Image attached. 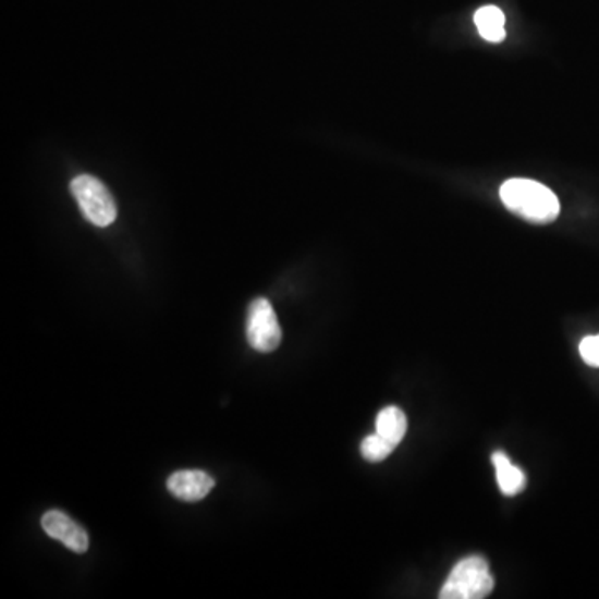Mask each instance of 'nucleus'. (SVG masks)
<instances>
[{"label": "nucleus", "mask_w": 599, "mask_h": 599, "mask_svg": "<svg viewBox=\"0 0 599 599\" xmlns=\"http://www.w3.org/2000/svg\"><path fill=\"white\" fill-rule=\"evenodd\" d=\"M71 192L88 222L96 227H109L115 222V200L99 179L93 175L75 176L71 182Z\"/></svg>", "instance_id": "nucleus-3"}, {"label": "nucleus", "mask_w": 599, "mask_h": 599, "mask_svg": "<svg viewBox=\"0 0 599 599\" xmlns=\"http://www.w3.org/2000/svg\"><path fill=\"white\" fill-rule=\"evenodd\" d=\"M42 528L50 538L65 545L74 553H85L90 547L87 531L75 519L59 510H50L42 516Z\"/></svg>", "instance_id": "nucleus-5"}, {"label": "nucleus", "mask_w": 599, "mask_h": 599, "mask_svg": "<svg viewBox=\"0 0 599 599\" xmlns=\"http://www.w3.org/2000/svg\"><path fill=\"white\" fill-rule=\"evenodd\" d=\"M216 487L212 476L201 469H182L175 472L167 481V488L173 497L182 501H200Z\"/></svg>", "instance_id": "nucleus-6"}, {"label": "nucleus", "mask_w": 599, "mask_h": 599, "mask_svg": "<svg viewBox=\"0 0 599 599\" xmlns=\"http://www.w3.org/2000/svg\"><path fill=\"white\" fill-rule=\"evenodd\" d=\"M494 578L484 557L460 561L444 582L441 599H484L493 591Z\"/></svg>", "instance_id": "nucleus-2"}, {"label": "nucleus", "mask_w": 599, "mask_h": 599, "mask_svg": "<svg viewBox=\"0 0 599 599\" xmlns=\"http://www.w3.org/2000/svg\"><path fill=\"white\" fill-rule=\"evenodd\" d=\"M501 201L510 212L531 223H551L561 212L553 191L528 179L506 180L500 188Z\"/></svg>", "instance_id": "nucleus-1"}, {"label": "nucleus", "mask_w": 599, "mask_h": 599, "mask_svg": "<svg viewBox=\"0 0 599 599\" xmlns=\"http://www.w3.org/2000/svg\"><path fill=\"white\" fill-rule=\"evenodd\" d=\"M494 472H497L498 487L504 497H516L526 488V475L518 466L513 465L506 453L494 452L491 456Z\"/></svg>", "instance_id": "nucleus-7"}, {"label": "nucleus", "mask_w": 599, "mask_h": 599, "mask_svg": "<svg viewBox=\"0 0 599 599\" xmlns=\"http://www.w3.org/2000/svg\"><path fill=\"white\" fill-rule=\"evenodd\" d=\"M408 430V419L399 406H387L377 416V433L399 447Z\"/></svg>", "instance_id": "nucleus-8"}, {"label": "nucleus", "mask_w": 599, "mask_h": 599, "mask_svg": "<svg viewBox=\"0 0 599 599\" xmlns=\"http://www.w3.org/2000/svg\"><path fill=\"white\" fill-rule=\"evenodd\" d=\"M579 353L589 367H599V335L586 337L579 345Z\"/></svg>", "instance_id": "nucleus-11"}, {"label": "nucleus", "mask_w": 599, "mask_h": 599, "mask_svg": "<svg viewBox=\"0 0 599 599\" xmlns=\"http://www.w3.org/2000/svg\"><path fill=\"white\" fill-rule=\"evenodd\" d=\"M475 24L478 27L479 36L488 42L500 44L506 37L504 14L497 5H485V8L478 9L475 14Z\"/></svg>", "instance_id": "nucleus-9"}, {"label": "nucleus", "mask_w": 599, "mask_h": 599, "mask_svg": "<svg viewBox=\"0 0 599 599\" xmlns=\"http://www.w3.org/2000/svg\"><path fill=\"white\" fill-rule=\"evenodd\" d=\"M395 448L396 444H393L392 441L384 440L381 435L375 433L362 441L359 452H362V456H364L367 462L378 463L383 462V460L392 455Z\"/></svg>", "instance_id": "nucleus-10"}, {"label": "nucleus", "mask_w": 599, "mask_h": 599, "mask_svg": "<svg viewBox=\"0 0 599 599\" xmlns=\"http://www.w3.org/2000/svg\"><path fill=\"white\" fill-rule=\"evenodd\" d=\"M247 340L260 353L273 352L282 342L279 318L267 298H255L248 308Z\"/></svg>", "instance_id": "nucleus-4"}]
</instances>
